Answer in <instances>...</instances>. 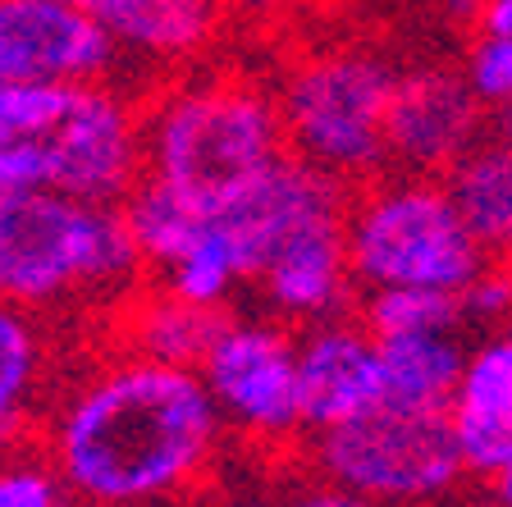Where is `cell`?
Returning a JSON list of instances; mask_svg holds the SVG:
<instances>
[{
	"label": "cell",
	"instance_id": "obj_9",
	"mask_svg": "<svg viewBox=\"0 0 512 507\" xmlns=\"http://www.w3.org/2000/svg\"><path fill=\"white\" fill-rule=\"evenodd\" d=\"M494 115L499 106H490L471 87L462 55L403 64L394 96H389V115H384L389 169L421 174V179H448L494 133Z\"/></svg>",
	"mask_w": 512,
	"mask_h": 507
},
{
	"label": "cell",
	"instance_id": "obj_17",
	"mask_svg": "<svg viewBox=\"0 0 512 507\" xmlns=\"http://www.w3.org/2000/svg\"><path fill=\"white\" fill-rule=\"evenodd\" d=\"M444 183L476 233L485 265L512 275V151L490 133Z\"/></svg>",
	"mask_w": 512,
	"mask_h": 507
},
{
	"label": "cell",
	"instance_id": "obj_8",
	"mask_svg": "<svg viewBox=\"0 0 512 507\" xmlns=\"http://www.w3.org/2000/svg\"><path fill=\"white\" fill-rule=\"evenodd\" d=\"M197 375L224 425L256 448H302L307 421L298 402V329L275 316H229Z\"/></svg>",
	"mask_w": 512,
	"mask_h": 507
},
{
	"label": "cell",
	"instance_id": "obj_4",
	"mask_svg": "<svg viewBox=\"0 0 512 507\" xmlns=\"http://www.w3.org/2000/svg\"><path fill=\"white\" fill-rule=\"evenodd\" d=\"M147 275L124 206L78 201L55 188L0 197V302L37 316L69 307L106 316Z\"/></svg>",
	"mask_w": 512,
	"mask_h": 507
},
{
	"label": "cell",
	"instance_id": "obj_25",
	"mask_svg": "<svg viewBox=\"0 0 512 507\" xmlns=\"http://www.w3.org/2000/svg\"><path fill=\"white\" fill-rule=\"evenodd\" d=\"M220 5L234 37H256V42H288L298 14L307 10V0H220Z\"/></svg>",
	"mask_w": 512,
	"mask_h": 507
},
{
	"label": "cell",
	"instance_id": "obj_21",
	"mask_svg": "<svg viewBox=\"0 0 512 507\" xmlns=\"http://www.w3.org/2000/svg\"><path fill=\"white\" fill-rule=\"evenodd\" d=\"M165 288L183 297V302H197V307H229L234 288H243V270H238V256L224 238L220 220H206V229L192 238V247L179 256V261L156 275Z\"/></svg>",
	"mask_w": 512,
	"mask_h": 507
},
{
	"label": "cell",
	"instance_id": "obj_18",
	"mask_svg": "<svg viewBox=\"0 0 512 507\" xmlns=\"http://www.w3.org/2000/svg\"><path fill=\"white\" fill-rule=\"evenodd\" d=\"M462 352L444 334H407L380 343L384 402L403 407H453L462 384Z\"/></svg>",
	"mask_w": 512,
	"mask_h": 507
},
{
	"label": "cell",
	"instance_id": "obj_5",
	"mask_svg": "<svg viewBox=\"0 0 512 507\" xmlns=\"http://www.w3.org/2000/svg\"><path fill=\"white\" fill-rule=\"evenodd\" d=\"M398 74L403 64L366 37L288 42L275 78L288 151L352 188L384 174V115Z\"/></svg>",
	"mask_w": 512,
	"mask_h": 507
},
{
	"label": "cell",
	"instance_id": "obj_7",
	"mask_svg": "<svg viewBox=\"0 0 512 507\" xmlns=\"http://www.w3.org/2000/svg\"><path fill=\"white\" fill-rule=\"evenodd\" d=\"M311 476L389 507H439L467 480L453 407L375 402L362 416L307 434Z\"/></svg>",
	"mask_w": 512,
	"mask_h": 507
},
{
	"label": "cell",
	"instance_id": "obj_14",
	"mask_svg": "<svg viewBox=\"0 0 512 507\" xmlns=\"http://www.w3.org/2000/svg\"><path fill=\"white\" fill-rule=\"evenodd\" d=\"M298 402L307 434L352 421L384 402L380 343L352 316L298 329Z\"/></svg>",
	"mask_w": 512,
	"mask_h": 507
},
{
	"label": "cell",
	"instance_id": "obj_24",
	"mask_svg": "<svg viewBox=\"0 0 512 507\" xmlns=\"http://www.w3.org/2000/svg\"><path fill=\"white\" fill-rule=\"evenodd\" d=\"M462 69H467L471 87H476L490 106H508L512 101V32H503V37H480V42L462 46Z\"/></svg>",
	"mask_w": 512,
	"mask_h": 507
},
{
	"label": "cell",
	"instance_id": "obj_2",
	"mask_svg": "<svg viewBox=\"0 0 512 507\" xmlns=\"http://www.w3.org/2000/svg\"><path fill=\"white\" fill-rule=\"evenodd\" d=\"M147 179L206 215L224 211L256 174L288 156L275 78L206 60L142 92Z\"/></svg>",
	"mask_w": 512,
	"mask_h": 507
},
{
	"label": "cell",
	"instance_id": "obj_12",
	"mask_svg": "<svg viewBox=\"0 0 512 507\" xmlns=\"http://www.w3.org/2000/svg\"><path fill=\"white\" fill-rule=\"evenodd\" d=\"M252 288L261 293L266 316L284 320L293 329L352 316L362 284L352 279V261H348V211L311 220L307 229L293 233L261 265Z\"/></svg>",
	"mask_w": 512,
	"mask_h": 507
},
{
	"label": "cell",
	"instance_id": "obj_27",
	"mask_svg": "<svg viewBox=\"0 0 512 507\" xmlns=\"http://www.w3.org/2000/svg\"><path fill=\"white\" fill-rule=\"evenodd\" d=\"M494 138L512 151V101H508V106H499V115H494Z\"/></svg>",
	"mask_w": 512,
	"mask_h": 507
},
{
	"label": "cell",
	"instance_id": "obj_3",
	"mask_svg": "<svg viewBox=\"0 0 512 507\" xmlns=\"http://www.w3.org/2000/svg\"><path fill=\"white\" fill-rule=\"evenodd\" d=\"M147 179L142 92L101 83H0V192L55 188L119 206Z\"/></svg>",
	"mask_w": 512,
	"mask_h": 507
},
{
	"label": "cell",
	"instance_id": "obj_23",
	"mask_svg": "<svg viewBox=\"0 0 512 507\" xmlns=\"http://www.w3.org/2000/svg\"><path fill=\"white\" fill-rule=\"evenodd\" d=\"M69 485L51 457H28L19 448L0 453V507H69Z\"/></svg>",
	"mask_w": 512,
	"mask_h": 507
},
{
	"label": "cell",
	"instance_id": "obj_11",
	"mask_svg": "<svg viewBox=\"0 0 512 507\" xmlns=\"http://www.w3.org/2000/svg\"><path fill=\"white\" fill-rule=\"evenodd\" d=\"M352 197V183L334 179L302 156H279L266 174H256L224 211H215L224 238L238 256L243 284L261 275V265L279 252L298 229L325 215H343Z\"/></svg>",
	"mask_w": 512,
	"mask_h": 507
},
{
	"label": "cell",
	"instance_id": "obj_16",
	"mask_svg": "<svg viewBox=\"0 0 512 507\" xmlns=\"http://www.w3.org/2000/svg\"><path fill=\"white\" fill-rule=\"evenodd\" d=\"M55 334L51 320L0 302V453L23 444V434L46 416L55 393Z\"/></svg>",
	"mask_w": 512,
	"mask_h": 507
},
{
	"label": "cell",
	"instance_id": "obj_20",
	"mask_svg": "<svg viewBox=\"0 0 512 507\" xmlns=\"http://www.w3.org/2000/svg\"><path fill=\"white\" fill-rule=\"evenodd\" d=\"M467 316L462 293L448 288H362L352 320L375 338H407V334H444Z\"/></svg>",
	"mask_w": 512,
	"mask_h": 507
},
{
	"label": "cell",
	"instance_id": "obj_30",
	"mask_svg": "<svg viewBox=\"0 0 512 507\" xmlns=\"http://www.w3.org/2000/svg\"><path fill=\"white\" fill-rule=\"evenodd\" d=\"M311 10H334V5H352V0H307Z\"/></svg>",
	"mask_w": 512,
	"mask_h": 507
},
{
	"label": "cell",
	"instance_id": "obj_19",
	"mask_svg": "<svg viewBox=\"0 0 512 507\" xmlns=\"http://www.w3.org/2000/svg\"><path fill=\"white\" fill-rule=\"evenodd\" d=\"M119 206H124V220L138 238V252L151 275H165L211 220L202 206H192L188 197H179L174 188H165L156 179H142Z\"/></svg>",
	"mask_w": 512,
	"mask_h": 507
},
{
	"label": "cell",
	"instance_id": "obj_29",
	"mask_svg": "<svg viewBox=\"0 0 512 507\" xmlns=\"http://www.w3.org/2000/svg\"><path fill=\"white\" fill-rule=\"evenodd\" d=\"M224 507H275V503H266V498H229V503H224Z\"/></svg>",
	"mask_w": 512,
	"mask_h": 507
},
{
	"label": "cell",
	"instance_id": "obj_10",
	"mask_svg": "<svg viewBox=\"0 0 512 507\" xmlns=\"http://www.w3.org/2000/svg\"><path fill=\"white\" fill-rule=\"evenodd\" d=\"M124 78L115 37L83 0H0V83Z\"/></svg>",
	"mask_w": 512,
	"mask_h": 507
},
{
	"label": "cell",
	"instance_id": "obj_28",
	"mask_svg": "<svg viewBox=\"0 0 512 507\" xmlns=\"http://www.w3.org/2000/svg\"><path fill=\"white\" fill-rule=\"evenodd\" d=\"M490 494H494V507H512V466L499 480H490Z\"/></svg>",
	"mask_w": 512,
	"mask_h": 507
},
{
	"label": "cell",
	"instance_id": "obj_15",
	"mask_svg": "<svg viewBox=\"0 0 512 507\" xmlns=\"http://www.w3.org/2000/svg\"><path fill=\"white\" fill-rule=\"evenodd\" d=\"M229 316H234L229 307H197V302H183L160 279H142L101 320H106L110 348L138 352V357L165 361V366L197 370L202 357L211 352V343L220 338V329L229 325Z\"/></svg>",
	"mask_w": 512,
	"mask_h": 507
},
{
	"label": "cell",
	"instance_id": "obj_13",
	"mask_svg": "<svg viewBox=\"0 0 512 507\" xmlns=\"http://www.w3.org/2000/svg\"><path fill=\"white\" fill-rule=\"evenodd\" d=\"M115 37L124 74L147 69L151 83L215 60L234 37L220 0H83Z\"/></svg>",
	"mask_w": 512,
	"mask_h": 507
},
{
	"label": "cell",
	"instance_id": "obj_6",
	"mask_svg": "<svg viewBox=\"0 0 512 507\" xmlns=\"http://www.w3.org/2000/svg\"><path fill=\"white\" fill-rule=\"evenodd\" d=\"M348 261L362 288H448L480 279L485 252L444 179L384 169L348 197Z\"/></svg>",
	"mask_w": 512,
	"mask_h": 507
},
{
	"label": "cell",
	"instance_id": "obj_22",
	"mask_svg": "<svg viewBox=\"0 0 512 507\" xmlns=\"http://www.w3.org/2000/svg\"><path fill=\"white\" fill-rule=\"evenodd\" d=\"M453 412L462 416H512V329L476 352L462 370Z\"/></svg>",
	"mask_w": 512,
	"mask_h": 507
},
{
	"label": "cell",
	"instance_id": "obj_1",
	"mask_svg": "<svg viewBox=\"0 0 512 507\" xmlns=\"http://www.w3.org/2000/svg\"><path fill=\"white\" fill-rule=\"evenodd\" d=\"M224 416L192 366L106 348L46 402V457L87 507H147L211 476Z\"/></svg>",
	"mask_w": 512,
	"mask_h": 507
},
{
	"label": "cell",
	"instance_id": "obj_26",
	"mask_svg": "<svg viewBox=\"0 0 512 507\" xmlns=\"http://www.w3.org/2000/svg\"><path fill=\"white\" fill-rule=\"evenodd\" d=\"M284 507H389V503H375V498L357 494V489H343V485H330V480H316V485L298 489L288 498Z\"/></svg>",
	"mask_w": 512,
	"mask_h": 507
}]
</instances>
